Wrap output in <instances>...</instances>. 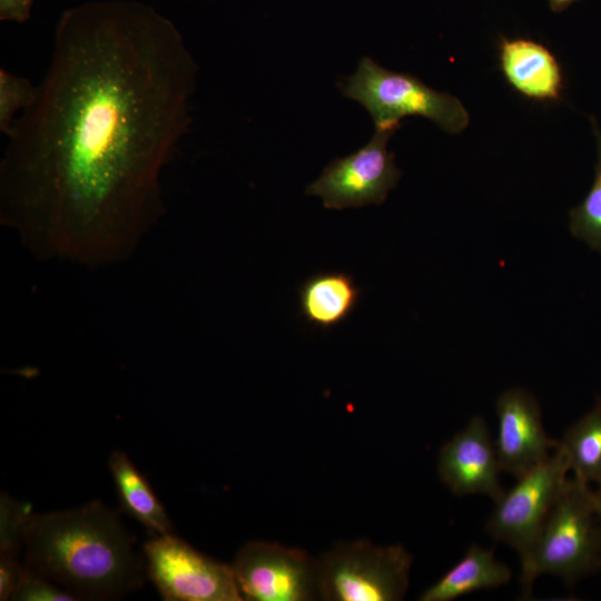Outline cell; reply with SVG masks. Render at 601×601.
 <instances>
[{
	"instance_id": "1",
	"label": "cell",
	"mask_w": 601,
	"mask_h": 601,
	"mask_svg": "<svg viewBox=\"0 0 601 601\" xmlns=\"http://www.w3.org/2000/svg\"><path fill=\"white\" fill-rule=\"evenodd\" d=\"M197 70L150 4L65 10L38 96L7 136L1 223L41 259L128 260L165 211L161 174L189 131Z\"/></svg>"
},
{
	"instance_id": "2",
	"label": "cell",
	"mask_w": 601,
	"mask_h": 601,
	"mask_svg": "<svg viewBox=\"0 0 601 601\" xmlns=\"http://www.w3.org/2000/svg\"><path fill=\"white\" fill-rule=\"evenodd\" d=\"M24 565L77 600L121 598L142 584V562L118 513L100 501L30 513Z\"/></svg>"
},
{
	"instance_id": "3",
	"label": "cell",
	"mask_w": 601,
	"mask_h": 601,
	"mask_svg": "<svg viewBox=\"0 0 601 601\" xmlns=\"http://www.w3.org/2000/svg\"><path fill=\"white\" fill-rule=\"evenodd\" d=\"M601 569V520L595 491L575 476L549 513L530 551L521 558V590L530 597L534 580L552 574L573 585Z\"/></svg>"
},
{
	"instance_id": "4",
	"label": "cell",
	"mask_w": 601,
	"mask_h": 601,
	"mask_svg": "<svg viewBox=\"0 0 601 601\" xmlns=\"http://www.w3.org/2000/svg\"><path fill=\"white\" fill-rule=\"evenodd\" d=\"M341 90L366 109L375 128L397 130L407 116L427 118L450 134L469 125V114L456 97L430 88L415 76L387 70L370 57L359 60Z\"/></svg>"
},
{
	"instance_id": "5",
	"label": "cell",
	"mask_w": 601,
	"mask_h": 601,
	"mask_svg": "<svg viewBox=\"0 0 601 601\" xmlns=\"http://www.w3.org/2000/svg\"><path fill=\"white\" fill-rule=\"evenodd\" d=\"M412 561L401 544L338 543L317 560L318 597L328 601L402 600Z\"/></svg>"
},
{
	"instance_id": "6",
	"label": "cell",
	"mask_w": 601,
	"mask_h": 601,
	"mask_svg": "<svg viewBox=\"0 0 601 601\" xmlns=\"http://www.w3.org/2000/svg\"><path fill=\"white\" fill-rule=\"evenodd\" d=\"M569 471V459L559 442L548 460L516 479V484L495 502L485 524L487 533L523 558L561 495Z\"/></svg>"
},
{
	"instance_id": "7",
	"label": "cell",
	"mask_w": 601,
	"mask_h": 601,
	"mask_svg": "<svg viewBox=\"0 0 601 601\" xmlns=\"http://www.w3.org/2000/svg\"><path fill=\"white\" fill-rule=\"evenodd\" d=\"M150 580L167 601H242L231 564L216 561L171 534L144 544Z\"/></svg>"
},
{
	"instance_id": "8",
	"label": "cell",
	"mask_w": 601,
	"mask_h": 601,
	"mask_svg": "<svg viewBox=\"0 0 601 601\" xmlns=\"http://www.w3.org/2000/svg\"><path fill=\"white\" fill-rule=\"evenodd\" d=\"M396 129L375 128L372 139L355 152L334 159L307 188L327 209L381 205L394 189L401 171L387 142Z\"/></svg>"
},
{
	"instance_id": "9",
	"label": "cell",
	"mask_w": 601,
	"mask_h": 601,
	"mask_svg": "<svg viewBox=\"0 0 601 601\" xmlns=\"http://www.w3.org/2000/svg\"><path fill=\"white\" fill-rule=\"evenodd\" d=\"M248 601H307L318 598L317 560L306 551L275 542L249 541L231 564Z\"/></svg>"
},
{
	"instance_id": "10",
	"label": "cell",
	"mask_w": 601,
	"mask_h": 601,
	"mask_svg": "<svg viewBox=\"0 0 601 601\" xmlns=\"http://www.w3.org/2000/svg\"><path fill=\"white\" fill-rule=\"evenodd\" d=\"M499 420L494 442L501 470L519 479L554 452L559 441L545 433L536 400L526 391L511 388L496 402Z\"/></svg>"
},
{
	"instance_id": "11",
	"label": "cell",
	"mask_w": 601,
	"mask_h": 601,
	"mask_svg": "<svg viewBox=\"0 0 601 601\" xmlns=\"http://www.w3.org/2000/svg\"><path fill=\"white\" fill-rule=\"evenodd\" d=\"M494 442L485 421L474 416L440 450L437 473L455 495L484 494L496 502L504 490Z\"/></svg>"
},
{
	"instance_id": "12",
	"label": "cell",
	"mask_w": 601,
	"mask_h": 601,
	"mask_svg": "<svg viewBox=\"0 0 601 601\" xmlns=\"http://www.w3.org/2000/svg\"><path fill=\"white\" fill-rule=\"evenodd\" d=\"M500 65L508 82L536 100H558L563 87L561 66L543 45L530 39H503Z\"/></svg>"
},
{
	"instance_id": "13",
	"label": "cell",
	"mask_w": 601,
	"mask_h": 601,
	"mask_svg": "<svg viewBox=\"0 0 601 601\" xmlns=\"http://www.w3.org/2000/svg\"><path fill=\"white\" fill-rule=\"evenodd\" d=\"M362 289L345 272H322L308 277L299 288V308L305 321L323 329L345 322L355 311Z\"/></svg>"
},
{
	"instance_id": "14",
	"label": "cell",
	"mask_w": 601,
	"mask_h": 601,
	"mask_svg": "<svg viewBox=\"0 0 601 601\" xmlns=\"http://www.w3.org/2000/svg\"><path fill=\"white\" fill-rule=\"evenodd\" d=\"M511 570L493 550L471 545L443 577L420 595L421 601H452L465 594L509 583Z\"/></svg>"
},
{
	"instance_id": "15",
	"label": "cell",
	"mask_w": 601,
	"mask_h": 601,
	"mask_svg": "<svg viewBox=\"0 0 601 601\" xmlns=\"http://www.w3.org/2000/svg\"><path fill=\"white\" fill-rule=\"evenodd\" d=\"M121 509L154 536L171 534L173 523L146 476L118 450L108 461Z\"/></svg>"
},
{
	"instance_id": "16",
	"label": "cell",
	"mask_w": 601,
	"mask_h": 601,
	"mask_svg": "<svg viewBox=\"0 0 601 601\" xmlns=\"http://www.w3.org/2000/svg\"><path fill=\"white\" fill-rule=\"evenodd\" d=\"M560 442L573 476L598 485L601 494V402L571 425Z\"/></svg>"
},
{
	"instance_id": "17",
	"label": "cell",
	"mask_w": 601,
	"mask_h": 601,
	"mask_svg": "<svg viewBox=\"0 0 601 601\" xmlns=\"http://www.w3.org/2000/svg\"><path fill=\"white\" fill-rule=\"evenodd\" d=\"M595 140L594 179L585 198L570 211V230L574 237L601 253V129L591 118Z\"/></svg>"
},
{
	"instance_id": "18",
	"label": "cell",
	"mask_w": 601,
	"mask_h": 601,
	"mask_svg": "<svg viewBox=\"0 0 601 601\" xmlns=\"http://www.w3.org/2000/svg\"><path fill=\"white\" fill-rule=\"evenodd\" d=\"M38 96V86L27 78L0 69V131L9 135L16 118L29 108Z\"/></svg>"
},
{
	"instance_id": "19",
	"label": "cell",
	"mask_w": 601,
	"mask_h": 601,
	"mask_svg": "<svg viewBox=\"0 0 601 601\" xmlns=\"http://www.w3.org/2000/svg\"><path fill=\"white\" fill-rule=\"evenodd\" d=\"M1 555L17 556L23 548V532L30 508L7 495L1 497Z\"/></svg>"
},
{
	"instance_id": "20",
	"label": "cell",
	"mask_w": 601,
	"mask_h": 601,
	"mask_svg": "<svg viewBox=\"0 0 601 601\" xmlns=\"http://www.w3.org/2000/svg\"><path fill=\"white\" fill-rule=\"evenodd\" d=\"M10 600L17 601H75L71 593L59 585L31 573L27 575L14 591Z\"/></svg>"
},
{
	"instance_id": "21",
	"label": "cell",
	"mask_w": 601,
	"mask_h": 601,
	"mask_svg": "<svg viewBox=\"0 0 601 601\" xmlns=\"http://www.w3.org/2000/svg\"><path fill=\"white\" fill-rule=\"evenodd\" d=\"M28 573L26 565L17 556L1 555L0 558V600H10Z\"/></svg>"
},
{
	"instance_id": "22",
	"label": "cell",
	"mask_w": 601,
	"mask_h": 601,
	"mask_svg": "<svg viewBox=\"0 0 601 601\" xmlns=\"http://www.w3.org/2000/svg\"><path fill=\"white\" fill-rule=\"evenodd\" d=\"M35 0H0V20L23 23L29 20Z\"/></svg>"
},
{
	"instance_id": "23",
	"label": "cell",
	"mask_w": 601,
	"mask_h": 601,
	"mask_svg": "<svg viewBox=\"0 0 601 601\" xmlns=\"http://www.w3.org/2000/svg\"><path fill=\"white\" fill-rule=\"evenodd\" d=\"M553 11H562L578 0H548Z\"/></svg>"
},
{
	"instance_id": "24",
	"label": "cell",
	"mask_w": 601,
	"mask_h": 601,
	"mask_svg": "<svg viewBox=\"0 0 601 601\" xmlns=\"http://www.w3.org/2000/svg\"><path fill=\"white\" fill-rule=\"evenodd\" d=\"M595 496H597V493H595ZM597 504H598L599 516H600V520H601V501L599 500L598 496H597Z\"/></svg>"
},
{
	"instance_id": "25",
	"label": "cell",
	"mask_w": 601,
	"mask_h": 601,
	"mask_svg": "<svg viewBox=\"0 0 601 601\" xmlns=\"http://www.w3.org/2000/svg\"><path fill=\"white\" fill-rule=\"evenodd\" d=\"M597 493V492H595ZM597 496L599 497V500L601 501V494L597 493Z\"/></svg>"
}]
</instances>
